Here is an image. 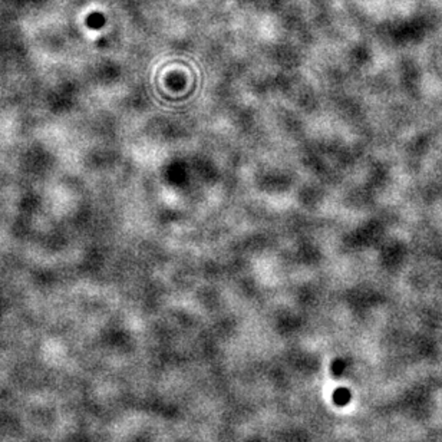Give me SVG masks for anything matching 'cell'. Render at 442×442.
Here are the masks:
<instances>
[{
    "instance_id": "cell-1",
    "label": "cell",
    "mask_w": 442,
    "mask_h": 442,
    "mask_svg": "<svg viewBox=\"0 0 442 442\" xmlns=\"http://www.w3.org/2000/svg\"><path fill=\"white\" fill-rule=\"evenodd\" d=\"M352 395H351V391L346 389V388H339L333 392V402L339 406H344L346 403H349Z\"/></svg>"
},
{
    "instance_id": "cell-2",
    "label": "cell",
    "mask_w": 442,
    "mask_h": 442,
    "mask_svg": "<svg viewBox=\"0 0 442 442\" xmlns=\"http://www.w3.org/2000/svg\"><path fill=\"white\" fill-rule=\"evenodd\" d=\"M344 368H346V363H344L342 359H337V361H335L333 365H332V373H333L335 376H340V375L343 373Z\"/></svg>"
}]
</instances>
